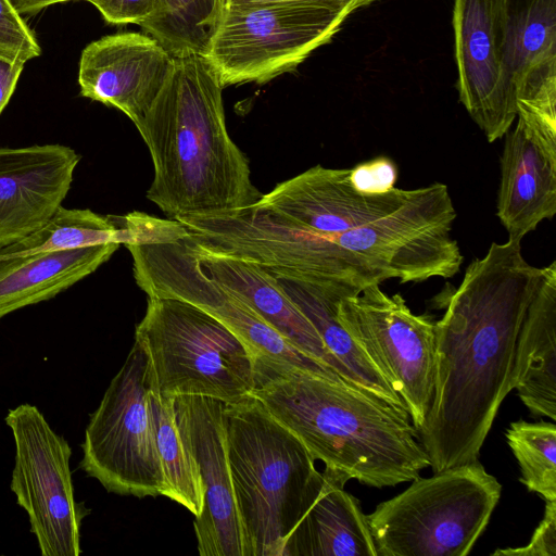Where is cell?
I'll return each instance as SVG.
<instances>
[{
    "label": "cell",
    "instance_id": "cell-11",
    "mask_svg": "<svg viewBox=\"0 0 556 556\" xmlns=\"http://www.w3.org/2000/svg\"><path fill=\"white\" fill-rule=\"evenodd\" d=\"M126 248L132 257L135 281L148 296L181 300L216 317L245 344L254 364L333 371L299 350L243 299L211 278L193 252L189 235L173 242Z\"/></svg>",
    "mask_w": 556,
    "mask_h": 556
},
{
    "label": "cell",
    "instance_id": "cell-25",
    "mask_svg": "<svg viewBox=\"0 0 556 556\" xmlns=\"http://www.w3.org/2000/svg\"><path fill=\"white\" fill-rule=\"evenodd\" d=\"M152 412L164 489L162 495L186 507L194 517L203 508V488L197 462L188 448L174 413L172 397L152 391Z\"/></svg>",
    "mask_w": 556,
    "mask_h": 556
},
{
    "label": "cell",
    "instance_id": "cell-7",
    "mask_svg": "<svg viewBox=\"0 0 556 556\" xmlns=\"http://www.w3.org/2000/svg\"><path fill=\"white\" fill-rule=\"evenodd\" d=\"M155 375L135 339L121 369L90 415L79 468L111 493L162 495L164 479L152 412Z\"/></svg>",
    "mask_w": 556,
    "mask_h": 556
},
{
    "label": "cell",
    "instance_id": "cell-1",
    "mask_svg": "<svg viewBox=\"0 0 556 556\" xmlns=\"http://www.w3.org/2000/svg\"><path fill=\"white\" fill-rule=\"evenodd\" d=\"M542 274L508 238L473 260L450 296L435 323L433 396L418 430L433 472L478 460L511 391L517 339Z\"/></svg>",
    "mask_w": 556,
    "mask_h": 556
},
{
    "label": "cell",
    "instance_id": "cell-13",
    "mask_svg": "<svg viewBox=\"0 0 556 556\" xmlns=\"http://www.w3.org/2000/svg\"><path fill=\"white\" fill-rule=\"evenodd\" d=\"M170 397L203 488L202 513L193 522L199 554L245 556L226 447L224 402L191 394Z\"/></svg>",
    "mask_w": 556,
    "mask_h": 556
},
{
    "label": "cell",
    "instance_id": "cell-31",
    "mask_svg": "<svg viewBox=\"0 0 556 556\" xmlns=\"http://www.w3.org/2000/svg\"><path fill=\"white\" fill-rule=\"evenodd\" d=\"M111 24L140 25L156 10L159 0H87Z\"/></svg>",
    "mask_w": 556,
    "mask_h": 556
},
{
    "label": "cell",
    "instance_id": "cell-19",
    "mask_svg": "<svg viewBox=\"0 0 556 556\" xmlns=\"http://www.w3.org/2000/svg\"><path fill=\"white\" fill-rule=\"evenodd\" d=\"M511 390L534 416L556 419V262L543 267L517 339Z\"/></svg>",
    "mask_w": 556,
    "mask_h": 556
},
{
    "label": "cell",
    "instance_id": "cell-23",
    "mask_svg": "<svg viewBox=\"0 0 556 556\" xmlns=\"http://www.w3.org/2000/svg\"><path fill=\"white\" fill-rule=\"evenodd\" d=\"M506 66L516 94L556 77V0H507Z\"/></svg>",
    "mask_w": 556,
    "mask_h": 556
},
{
    "label": "cell",
    "instance_id": "cell-8",
    "mask_svg": "<svg viewBox=\"0 0 556 556\" xmlns=\"http://www.w3.org/2000/svg\"><path fill=\"white\" fill-rule=\"evenodd\" d=\"M346 17L308 3L224 4L203 56L223 87L263 84L294 70Z\"/></svg>",
    "mask_w": 556,
    "mask_h": 556
},
{
    "label": "cell",
    "instance_id": "cell-9",
    "mask_svg": "<svg viewBox=\"0 0 556 556\" xmlns=\"http://www.w3.org/2000/svg\"><path fill=\"white\" fill-rule=\"evenodd\" d=\"M337 318L401 397L418 431L433 396L435 323L414 314L400 293L389 295L380 285L342 298Z\"/></svg>",
    "mask_w": 556,
    "mask_h": 556
},
{
    "label": "cell",
    "instance_id": "cell-21",
    "mask_svg": "<svg viewBox=\"0 0 556 556\" xmlns=\"http://www.w3.org/2000/svg\"><path fill=\"white\" fill-rule=\"evenodd\" d=\"M118 243L0 256V319L25 306L50 300L96 271Z\"/></svg>",
    "mask_w": 556,
    "mask_h": 556
},
{
    "label": "cell",
    "instance_id": "cell-29",
    "mask_svg": "<svg viewBox=\"0 0 556 556\" xmlns=\"http://www.w3.org/2000/svg\"><path fill=\"white\" fill-rule=\"evenodd\" d=\"M397 167L386 156H378L351 168L354 187L365 193H384L394 188Z\"/></svg>",
    "mask_w": 556,
    "mask_h": 556
},
{
    "label": "cell",
    "instance_id": "cell-15",
    "mask_svg": "<svg viewBox=\"0 0 556 556\" xmlns=\"http://www.w3.org/2000/svg\"><path fill=\"white\" fill-rule=\"evenodd\" d=\"M174 67V56L153 37L119 33L90 42L78 70L80 96L113 106L136 125Z\"/></svg>",
    "mask_w": 556,
    "mask_h": 556
},
{
    "label": "cell",
    "instance_id": "cell-3",
    "mask_svg": "<svg viewBox=\"0 0 556 556\" xmlns=\"http://www.w3.org/2000/svg\"><path fill=\"white\" fill-rule=\"evenodd\" d=\"M223 88L203 55L174 58L161 92L135 125L154 169L147 198L170 219L239 211L262 197L248 156L227 130Z\"/></svg>",
    "mask_w": 556,
    "mask_h": 556
},
{
    "label": "cell",
    "instance_id": "cell-12",
    "mask_svg": "<svg viewBox=\"0 0 556 556\" xmlns=\"http://www.w3.org/2000/svg\"><path fill=\"white\" fill-rule=\"evenodd\" d=\"M453 25L459 101L493 142L517 117L506 66L507 0H455Z\"/></svg>",
    "mask_w": 556,
    "mask_h": 556
},
{
    "label": "cell",
    "instance_id": "cell-22",
    "mask_svg": "<svg viewBox=\"0 0 556 556\" xmlns=\"http://www.w3.org/2000/svg\"><path fill=\"white\" fill-rule=\"evenodd\" d=\"M275 277L283 292L317 330L325 346L339 363L342 377L405 408L401 397L340 325L337 318V304L342 296L314 283Z\"/></svg>",
    "mask_w": 556,
    "mask_h": 556
},
{
    "label": "cell",
    "instance_id": "cell-32",
    "mask_svg": "<svg viewBox=\"0 0 556 556\" xmlns=\"http://www.w3.org/2000/svg\"><path fill=\"white\" fill-rule=\"evenodd\" d=\"M372 0H224V4L254 3H308L320 5L349 16L354 10L370 3Z\"/></svg>",
    "mask_w": 556,
    "mask_h": 556
},
{
    "label": "cell",
    "instance_id": "cell-2",
    "mask_svg": "<svg viewBox=\"0 0 556 556\" xmlns=\"http://www.w3.org/2000/svg\"><path fill=\"white\" fill-rule=\"evenodd\" d=\"M255 396L327 469L394 486L430 467L407 410L332 371L255 363Z\"/></svg>",
    "mask_w": 556,
    "mask_h": 556
},
{
    "label": "cell",
    "instance_id": "cell-16",
    "mask_svg": "<svg viewBox=\"0 0 556 556\" xmlns=\"http://www.w3.org/2000/svg\"><path fill=\"white\" fill-rule=\"evenodd\" d=\"M505 134L496 215L509 239L522 240L556 213V127L517 114Z\"/></svg>",
    "mask_w": 556,
    "mask_h": 556
},
{
    "label": "cell",
    "instance_id": "cell-14",
    "mask_svg": "<svg viewBox=\"0 0 556 556\" xmlns=\"http://www.w3.org/2000/svg\"><path fill=\"white\" fill-rule=\"evenodd\" d=\"M413 193L395 187L384 193L361 192L352 184L351 168L315 165L278 184L254 205L302 230L332 237L394 211Z\"/></svg>",
    "mask_w": 556,
    "mask_h": 556
},
{
    "label": "cell",
    "instance_id": "cell-10",
    "mask_svg": "<svg viewBox=\"0 0 556 556\" xmlns=\"http://www.w3.org/2000/svg\"><path fill=\"white\" fill-rule=\"evenodd\" d=\"M4 421L15 445L10 489L28 515L41 555H80L88 510L75 498L68 442L28 403L10 409Z\"/></svg>",
    "mask_w": 556,
    "mask_h": 556
},
{
    "label": "cell",
    "instance_id": "cell-33",
    "mask_svg": "<svg viewBox=\"0 0 556 556\" xmlns=\"http://www.w3.org/2000/svg\"><path fill=\"white\" fill-rule=\"evenodd\" d=\"M25 63L0 56V114L9 103Z\"/></svg>",
    "mask_w": 556,
    "mask_h": 556
},
{
    "label": "cell",
    "instance_id": "cell-27",
    "mask_svg": "<svg viewBox=\"0 0 556 556\" xmlns=\"http://www.w3.org/2000/svg\"><path fill=\"white\" fill-rule=\"evenodd\" d=\"M507 443L516 457L520 481L545 501H556V425L514 421L506 430Z\"/></svg>",
    "mask_w": 556,
    "mask_h": 556
},
{
    "label": "cell",
    "instance_id": "cell-6",
    "mask_svg": "<svg viewBox=\"0 0 556 556\" xmlns=\"http://www.w3.org/2000/svg\"><path fill=\"white\" fill-rule=\"evenodd\" d=\"M135 339L149 355L162 396L204 395L225 403L254 389L252 353L227 326L193 304L148 296Z\"/></svg>",
    "mask_w": 556,
    "mask_h": 556
},
{
    "label": "cell",
    "instance_id": "cell-4",
    "mask_svg": "<svg viewBox=\"0 0 556 556\" xmlns=\"http://www.w3.org/2000/svg\"><path fill=\"white\" fill-rule=\"evenodd\" d=\"M223 419L245 556H281L319 496L324 473L302 441L251 393L223 403Z\"/></svg>",
    "mask_w": 556,
    "mask_h": 556
},
{
    "label": "cell",
    "instance_id": "cell-28",
    "mask_svg": "<svg viewBox=\"0 0 556 556\" xmlns=\"http://www.w3.org/2000/svg\"><path fill=\"white\" fill-rule=\"evenodd\" d=\"M41 54L35 34L10 0H0V56L26 63Z\"/></svg>",
    "mask_w": 556,
    "mask_h": 556
},
{
    "label": "cell",
    "instance_id": "cell-5",
    "mask_svg": "<svg viewBox=\"0 0 556 556\" xmlns=\"http://www.w3.org/2000/svg\"><path fill=\"white\" fill-rule=\"evenodd\" d=\"M502 493L478 462L416 478L366 515L377 556H466Z\"/></svg>",
    "mask_w": 556,
    "mask_h": 556
},
{
    "label": "cell",
    "instance_id": "cell-30",
    "mask_svg": "<svg viewBox=\"0 0 556 556\" xmlns=\"http://www.w3.org/2000/svg\"><path fill=\"white\" fill-rule=\"evenodd\" d=\"M493 556H556V501H546L544 517L522 547L498 548Z\"/></svg>",
    "mask_w": 556,
    "mask_h": 556
},
{
    "label": "cell",
    "instance_id": "cell-34",
    "mask_svg": "<svg viewBox=\"0 0 556 556\" xmlns=\"http://www.w3.org/2000/svg\"><path fill=\"white\" fill-rule=\"evenodd\" d=\"M15 10L21 14H33L41 11L42 9L66 1L73 0H10ZM87 1V0H85Z\"/></svg>",
    "mask_w": 556,
    "mask_h": 556
},
{
    "label": "cell",
    "instance_id": "cell-20",
    "mask_svg": "<svg viewBox=\"0 0 556 556\" xmlns=\"http://www.w3.org/2000/svg\"><path fill=\"white\" fill-rule=\"evenodd\" d=\"M323 490L288 535L281 556H377L366 515L344 490L346 475L327 469Z\"/></svg>",
    "mask_w": 556,
    "mask_h": 556
},
{
    "label": "cell",
    "instance_id": "cell-17",
    "mask_svg": "<svg viewBox=\"0 0 556 556\" xmlns=\"http://www.w3.org/2000/svg\"><path fill=\"white\" fill-rule=\"evenodd\" d=\"M80 155L62 144L0 148V249L46 224L71 189Z\"/></svg>",
    "mask_w": 556,
    "mask_h": 556
},
{
    "label": "cell",
    "instance_id": "cell-24",
    "mask_svg": "<svg viewBox=\"0 0 556 556\" xmlns=\"http://www.w3.org/2000/svg\"><path fill=\"white\" fill-rule=\"evenodd\" d=\"M111 242L128 243L119 216L61 205L39 229L0 249V256L74 250Z\"/></svg>",
    "mask_w": 556,
    "mask_h": 556
},
{
    "label": "cell",
    "instance_id": "cell-26",
    "mask_svg": "<svg viewBox=\"0 0 556 556\" xmlns=\"http://www.w3.org/2000/svg\"><path fill=\"white\" fill-rule=\"evenodd\" d=\"M224 0H159L140 26L174 58L203 55L216 29Z\"/></svg>",
    "mask_w": 556,
    "mask_h": 556
},
{
    "label": "cell",
    "instance_id": "cell-18",
    "mask_svg": "<svg viewBox=\"0 0 556 556\" xmlns=\"http://www.w3.org/2000/svg\"><path fill=\"white\" fill-rule=\"evenodd\" d=\"M189 241L211 278L243 299L299 350L342 377L339 363L327 350L317 330L283 292L273 274L243 258L210 251L194 242L190 235Z\"/></svg>",
    "mask_w": 556,
    "mask_h": 556
}]
</instances>
